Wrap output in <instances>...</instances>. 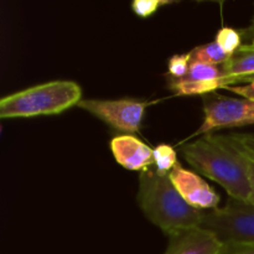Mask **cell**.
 <instances>
[{"instance_id": "1", "label": "cell", "mask_w": 254, "mask_h": 254, "mask_svg": "<svg viewBox=\"0 0 254 254\" xmlns=\"http://www.w3.org/2000/svg\"><path fill=\"white\" fill-rule=\"evenodd\" d=\"M181 153L195 170L220 184L230 197L248 201L251 193L248 158L227 136L205 134L181 146Z\"/></svg>"}, {"instance_id": "2", "label": "cell", "mask_w": 254, "mask_h": 254, "mask_svg": "<svg viewBox=\"0 0 254 254\" xmlns=\"http://www.w3.org/2000/svg\"><path fill=\"white\" fill-rule=\"evenodd\" d=\"M138 203L146 218L168 236L200 227L205 212L184 200L170 176L150 168L141 171L139 176Z\"/></svg>"}, {"instance_id": "3", "label": "cell", "mask_w": 254, "mask_h": 254, "mask_svg": "<svg viewBox=\"0 0 254 254\" xmlns=\"http://www.w3.org/2000/svg\"><path fill=\"white\" fill-rule=\"evenodd\" d=\"M81 87L73 81H51L15 92L0 99V118H29L60 114L77 106Z\"/></svg>"}, {"instance_id": "4", "label": "cell", "mask_w": 254, "mask_h": 254, "mask_svg": "<svg viewBox=\"0 0 254 254\" xmlns=\"http://www.w3.org/2000/svg\"><path fill=\"white\" fill-rule=\"evenodd\" d=\"M200 227L212 233L221 245L254 246V205L228 197L225 207L203 212Z\"/></svg>"}, {"instance_id": "5", "label": "cell", "mask_w": 254, "mask_h": 254, "mask_svg": "<svg viewBox=\"0 0 254 254\" xmlns=\"http://www.w3.org/2000/svg\"><path fill=\"white\" fill-rule=\"evenodd\" d=\"M203 122L192 136L210 134L212 130L225 128L253 126L254 101L245 98H232L218 93L203 96Z\"/></svg>"}, {"instance_id": "6", "label": "cell", "mask_w": 254, "mask_h": 254, "mask_svg": "<svg viewBox=\"0 0 254 254\" xmlns=\"http://www.w3.org/2000/svg\"><path fill=\"white\" fill-rule=\"evenodd\" d=\"M77 106L93 114L116 130L133 134L140 129L148 102L133 98L81 99Z\"/></svg>"}, {"instance_id": "7", "label": "cell", "mask_w": 254, "mask_h": 254, "mask_svg": "<svg viewBox=\"0 0 254 254\" xmlns=\"http://www.w3.org/2000/svg\"><path fill=\"white\" fill-rule=\"evenodd\" d=\"M168 82L171 91L179 96H205L228 86L222 67L200 62H191L185 76L180 78H168Z\"/></svg>"}, {"instance_id": "8", "label": "cell", "mask_w": 254, "mask_h": 254, "mask_svg": "<svg viewBox=\"0 0 254 254\" xmlns=\"http://www.w3.org/2000/svg\"><path fill=\"white\" fill-rule=\"evenodd\" d=\"M169 176L179 193L190 206L201 211L217 208L220 195L200 175L178 163Z\"/></svg>"}, {"instance_id": "9", "label": "cell", "mask_w": 254, "mask_h": 254, "mask_svg": "<svg viewBox=\"0 0 254 254\" xmlns=\"http://www.w3.org/2000/svg\"><path fill=\"white\" fill-rule=\"evenodd\" d=\"M111 150L117 163L127 170L141 173L154 164V149L131 134L114 136Z\"/></svg>"}, {"instance_id": "10", "label": "cell", "mask_w": 254, "mask_h": 254, "mask_svg": "<svg viewBox=\"0 0 254 254\" xmlns=\"http://www.w3.org/2000/svg\"><path fill=\"white\" fill-rule=\"evenodd\" d=\"M168 237L165 254H217L222 247L212 233L201 227L178 231Z\"/></svg>"}, {"instance_id": "11", "label": "cell", "mask_w": 254, "mask_h": 254, "mask_svg": "<svg viewBox=\"0 0 254 254\" xmlns=\"http://www.w3.org/2000/svg\"><path fill=\"white\" fill-rule=\"evenodd\" d=\"M221 67L227 78V87L245 83L248 78L254 76V46L243 45L240 50L231 55Z\"/></svg>"}, {"instance_id": "12", "label": "cell", "mask_w": 254, "mask_h": 254, "mask_svg": "<svg viewBox=\"0 0 254 254\" xmlns=\"http://www.w3.org/2000/svg\"><path fill=\"white\" fill-rule=\"evenodd\" d=\"M189 54H190V62H200V64H213V66H221L230 57L215 41L195 47Z\"/></svg>"}, {"instance_id": "13", "label": "cell", "mask_w": 254, "mask_h": 254, "mask_svg": "<svg viewBox=\"0 0 254 254\" xmlns=\"http://www.w3.org/2000/svg\"><path fill=\"white\" fill-rule=\"evenodd\" d=\"M178 164L175 149L169 144H160L154 148V165L155 170L163 175H169Z\"/></svg>"}, {"instance_id": "14", "label": "cell", "mask_w": 254, "mask_h": 254, "mask_svg": "<svg viewBox=\"0 0 254 254\" xmlns=\"http://www.w3.org/2000/svg\"><path fill=\"white\" fill-rule=\"evenodd\" d=\"M215 42L228 56H231L243 46L242 34L238 30L233 29V27L225 26L218 30V32L216 34Z\"/></svg>"}, {"instance_id": "15", "label": "cell", "mask_w": 254, "mask_h": 254, "mask_svg": "<svg viewBox=\"0 0 254 254\" xmlns=\"http://www.w3.org/2000/svg\"><path fill=\"white\" fill-rule=\"evenodd\" d=\"M190 54L175 55L168 62V78H180L185 76L190 67Z\"/></svg>"}, {"instance_id": "16", "label": "cell", "mask_w": 254, "mask_h": 254, "mask_svg": "<svg viewBox=\"0 0 254 254\" xmlns=\"http://www.w3.org/2000/svg\"><path fill=\"white\" fill-rule=\"evenodd\" d=\"M170 0H135L131 4V9L138 16L149 17L161 6L173 4Z\"/></svg>"}, {"instance_id": "17", "label": "cell", "mask_w": 254, "mask_h": 254, "mask_svg": "<svg viewBox=\"0 0 254 254\" xmlns=\"http://www.w3.org/2000/svg\"><path fill=\"white\" fill-rule=\"evenodd\" d=\"M228 140L248 158L254 159V134H232L226 135Z\"/></svg>"}, {"instance_id": "18", "label": "cell", "mask_w": 254, "mask_h": 254, "mask_svg": "<svg viewBox=\"0 0 254 254\" xmlns=\"http://www.w3.org/2000/svg\"><path fill=\"white\" fill-rule=\"evenodd\" d=\"M217 254H254V246L222 245Z\"/></svg>"}, {"instance_id": "19", "label": "cell", "mask_w": 254, "mask_h": 254, "mask_svg": "<svg viewBox=\"0 0 254 254\" xmlns=\"http://www.w3.org/2000/svg\"><path fill=\"white\" fill-rule=\"evenodd\" d=\"M225 89H230L231 92L238 94L240 97H245V98L253 99L254 101V81L246 84H237V86L226 87Z\"/></svg>"}, {"instance_id": "20", "label": "cell", "mask_w": 254, "mask_h": 254, "mask_svg": "<svg viewBox=\"0 0 254 254\" xmlns=\"http://www.w3.org/2000/svg\"><path fill=\"white\" fill-rule=\"evenodd\" d=\"M248 158V156H247ZM248 174H250V183H251V193L248 202L254 205V159L248 158Z\"/></svg>"}, {"instance_id": "21", "label": "cell", "mask_w": 254, "mask_h": 254, "mask_svg": "<svg viewBox=\"0 0 254 254\" xmlns=\"http://www.w3.org/2000/svg\"><path fill=\"white\" fill-rule=\"evenodd\" d=\"M246 34H247L248 39L251 40V42L248 45H252V46H254V16L252 19V22H251L250 27L246 30Z\"/></svg>"}, {"instance_id": "22", "label": "cell", "mask_w": 254, "mask_h": 254, "mask_svg": "<svg viewBox=\"0 0 254 254\" xmlns=\"http://www.w3.org/2000/svg\"><path fill=\"white\" fill-rule=\"evenodd\" d=\"M252 81H254V76H253V77H251V78H248L247 81L245 82V83H250V82H252Z\"/></svg>"}]
</instances>
